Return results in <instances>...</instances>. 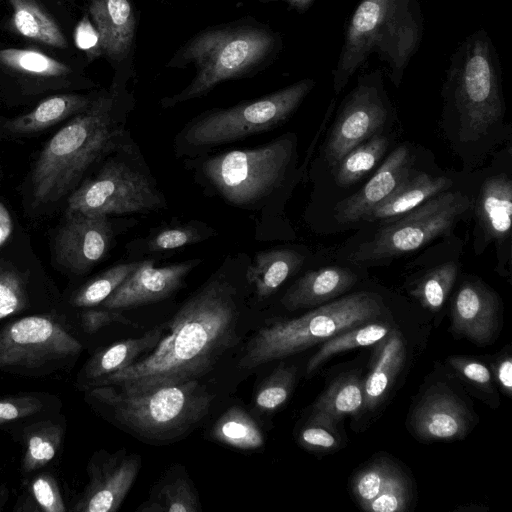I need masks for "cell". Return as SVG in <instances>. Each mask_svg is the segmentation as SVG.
Listing matches in <instances>:
<instances>
[{"label": "cell", "instance_id": "cell-1", "mask_svg": "<svg viewBox=\"0 0 512 512\" xmlns=\"http://www.w3.org/2000/svg\"><path fill=\"white\" fill-rule=\"evenodd\" d=\"M236 296V289L228 281L209 280L164 325L166 333L151 352L87 389L114 385L126 391H141L199 380L240 340Z\"/></svg>", "mask_w": 512, "mask_h": 512}, {"label": "cell", "instance_id": "cell-2", "mask_svg": "<svg viewBox=\"0 0 512 512\" xmlns=\"http://www.w3.org/2000/svg\"><path fill=\"white\" fill-rule=\"evenodd\" d=\"M441 95L440 128L466 173L511 141L499 58L484 29L467 36L452 54Z\"/></svg>", "mask_w": 512, "mask_h": 512}, {"label": "cell", "instance_id": "cell-3", "mask_svg": "<svg viewBox=\"0 0 512 512\" xmlns=\"http://www.w3.org/2000/svg\"><path fill=\"white\" fill-rule=\"evenodd\" d=\"M114 88L93 99L46 143L31 176L34 205L59 200L86 170L122 140L127 106Z\"/></svg>", "mask_w": 512, "mask_h": 512}, {"label": "cell", "instance_id": "cell-4", "mask_svg": "<svg viewBox=\"0 0 512 512\" xmlns=\"http://www.w3.org/2000/svg\"><path fill=\"white\" fill-rule=\"evenodd\" d=\"M107 421L145 443L163 445L186 437L208 415L214 395L199 380L141 391L114 385L84 391Z\"/></svg>", "mask_w": 512, "mask_h": 512}, {"label": "cell", "instance_id": "cell-5", "mask_svg": "<svg viewBox=\"0 0 512 512\" xmlns=\"http://www.w3.org/2000/svg\"><path fill=\"white\" fill-rule=\"evenodd\" d=\"M423 36L419 0H361L346 30L333 70V89L339 95L356 70L376 53L398 88Z\"/></svg>", "mask_w": 512, "mask_h": 512}, {"label": "cell", "instance_id": "cell-6", "mask_svg": "<svg viewBox=\"0 0 512 512\" xmlns=\"http://www.w3.org/2000/svg\"><path fill=\"white\" fill-rule=\"evenodd\" d=\"M280 36L258 23H230L210 27L188 40L167 67H196V75L181 92L163 98V108L206 95L223 81L252 75L280 51Z\"/></svg>", "mask_w": 512, "mask_h": 512}, {"label": "cell", "instance_id": "cell-7", "mask_svg": "<svg viewBox=\"0 0 512 512\" xmlns=\"http://www.w3.org/2000/svg\"><path fill=\"white\" fill-rule=\"evenodd\" d=\"M459 184L400 217L363 227L361 236L343 243L336 259L363 269L383 266L451 236L458 223L472 216L470 189Z\"/></svg>", "mask_w": 512, "mask_h": 512}, {"label": "cell", "instance_id": "cell-8", "mask_svg": "<svg viewBox=\"0 0 512 512\" xmlns=\"http://www.w3.org/2000/svg\"><path fill=\"white\" fill-rule=\"evenodd\" d=\"M384 304L378 294L359 291L292 319L272 318L248 340L239 367L254 369L323 342L340 332L378 318Z\"/></svg>", "mask_w": 512, "mask_h": 512}, {"label": "cell", "instance_id": "cell-9", "mask_svg": "<svg viewBox=\"0 0 512 512\" xmlns=\"http://www.w3.org/2000/svg\"><path fill=\"white\" fill-rule=\"evenodd\" d=\"M78 325L56 310L0 325V372L43 378L71 369L84 346Z\"/></svg>", "mask_w": 512, "mask_h": 512}, {"label": "cell", "instance_id": "cell-10", "mask_svg": "<svg viewBox=\"0 0 512 512\" xmlns=\"http://www.w3.org/2000/svg\"><path fill=\"white\" fill-rule=\"evenodd\" d=\"M296 142L287 134L256 148L214 155L203 163V175L230 204L252 206L285 180L295 164Z\"/></svg>", "mask_w": 512, "mask_h": 512}, {"label": "cell", "instance_id": "cell-11", "mask_svg": "<svg viewBox=\"0 0 512 512\" xmlns=\"http://www.w3.org/2000/svg\"><path fill=\"white\" fill-rule=\"evenodd\" d=\"M314 86L306 78L261 98L206 112L187 126L183 140L192 148H209L273 129L297 110Z\"/></svg>", "mask_w": 512, "mask_h": 512}, {"label": "cell", "instance_id": "cell-12", "mask_svg": "<svg viewBox=\"0 0 512 512\" xmlns=\"http://www.w3.org/2000/svg\"><path fill=\"white\" fill-rule=\"evenodd\" d=\"M511 142L499 150L491 165L478 171L476 188H470L472 197L473 250L481 255L493 244L496 272L511 279L512 260V164Z\"/></svg>", "mask_w": 512, "mask_h": 512}, {"label": "cell", "instance_id": "cell-13", "mask_svg": "<svg viewBox=\"0 0 512 512\" xmlns=\"http://www.w3.org/2000/svg\"><path fill=\"white\" fill-rule=\"evenodd\" d=\"M165 199L154 180L124 160H111L68 198L67 214L110 215L161 209Z\"/></svg>", "mask_w": 512, "mask_h": 512}, {"label": "cell", "instance_id": "cell-14", "mask_svg": "<svg viewBox=\"0 0 512 512\" xmlns=\"http://www.w3.org/2000/svg\"><path fill=\"white\" fill-rule=\"evenodd\" d=\"M395 110L380 69L358 76L355 87L342 101L322 147L331 169L347 152L390 126Z\"/></svg>", "mask_w": 512, "mask_h": 512}, {"label": "cell", "instance_id": "cell-15", "mask_svg": "<svg viewBox=\"0 0 512 512\" xmlns=\"http://www.w3.org/2000/svg\"><path fill=\"white\" fill-rule=\"evenodd\" d=\"M141 466V455L126 448L112 453L98 450L87 465L88 483L70 510L116 512L136 481Z\"/></svg>", "mask_w": 512, "mask_h": 512}, {"label": "cell", "instance_id": "cell-16", "mask_svg": "<svg viewBox=\"0 0 512 512\" xmlns=\"http://www.w3.org/2000/svg\"><path fill=\"white\" fill-rule=\"evenodd\" d=\"M414 151L409 142L398 145L357 191L336 203L334 220L343 227H357L367 213L386 200L417 169Z\"/></svg>", "mask_w": 512, "mask_h": 512}, {"label": "cell", "instance_id": "cell-17", "mask_svg": "<svg viewBox=\"0 0 512 512\" xmlns=\"http://www.w3.org/2000/svg\"><path fill=\"white\" fill-rule=\"evenodd\" d=\"M452 330L477 345L490 343L500 328V299L476 276L459 284L451 302Z\"/></svg>", "mask_w": 512, "mask_h": 512}, {"label": "cell", "instance_id": "cell-18", "mask_svg": "<svg viewBox=\"0 0 512 512\" xmlns=\"http://www.w3.org/2000/svg\"><path fill=\"white\" fill-rule=\"evenodd\" d=\"M197 264L185 261L164 267H154L153 260L141 261L130 276L99 307L123 310L167 299L184 283Z\"/></svg>", "mask_w": 512, "mask_h": 512}, {"label": "cell", "instance_id": "cell-19", "mask_svg": "<svg viewBox=\"0 0 512 512\" xmlns=\"http://www.w3.org/2000/svg\"><path fill=\"white\" fill-rule=\"evenodd\" d=\"M111 240L112 229L106 215L68 214L57 237L56 252L63 265L83 273L106 255Z\"/></svg>", "mask_w": 512, "mask_h": 512}, {"label": "cell", "instance_id": "cell-20", "mask_svg": "<svg viewBox=\"0 0 512 512\" xmlns=\"http://www.w3.org/2000/svg\"><path fill=\"white\" fill-rule=\"evenodd\" d=\"M355 265L339 261L307 271L298 278L281 298L289 311L323 305L352 289L360 279Z\"/></svg>", "mask_w": 512, "mask_h": 512}, {"label": "cell", "instance_id": "cell-21", "mask_svg": "<svg viewBox=\"0 0 512 512\" xmlns=\"http://www.w3.org/2000/svg\"><path fill=\"white\" fill-rule=\"evenodd\" d=\"M461 180L460 174L452 172L433 174L415 169L386 200L367 213L357 227L377 225L400 217L455 187Z\"/></svg>", "mask_w": 512, "mask_h": 512}, {"label": "cell", "instance_id": "cell-22", "mask_svg": "<svg viewBox=\"0 0 512 512\" xmlns=\"http://www.w3.org/2000/svg\"><path fill=\"white\" fill-rule=\"evenodd\" d=\"M88 10L99 34L101 53L116 64L130 61L136 27L131 1L89 0Z\"/></svg>", "mask_w": 512, "mask_h": 512}, {"label": "cell", "instance_id": "cell-23", "mask_svg": "<svg viewBox=\"0 0 512 512\" xmlns=\"http://www.w3.org/2000/svg\"><path fill=\"white\" fill-rule=\"evenodd\" d=\"M23 447L21 472L29 477L50 464L62 448L66 434L63 415L55 414L6 429Z\"/></svg>", "mask_w": 512, "mask_h": 512}, {"label": "cell", "instance_id": "cell-24", "mask_svg": "<svg viewBox=\"0 0 512 512\" xmlns=\"http://www.w3.org/2000/svg\"><path fill=\"white\" fill-rule=\"evenodd\" d=\"M164 330V324L158 325L139 337L114 342L95 352L77 375L79 389L84 391L94 382L137 362L156 347Z\"/></svg>", "mask_w": 512, "mask_h": 512}, {"label": "cell", "instance_id": "cell-25", "mask_svg": "<svg viewBox=\"0 0 512 512\" xmlns=\"http://www.w3.org/2000/svg\"><path fill=\"white\" fill-rule=\"evenodd\" d=\"M418 436L429 441H450L462 438L467 431V414L452 395L435 393L423 401L413 416Z\"/></svg>", "mask_w": 512, "mask_h": 512}, {"label": "cell", "instance_id": "cell-26", "mask_svg": "<svg viewBox=\"0 0 512 512\" xmlns=\"http://www.w3.org/2000/svg\"><path fill=\"white\" fill-rule=\"evenodd\" d=\"M376 344L372 367L363 383V410H373L384 401L405 361V343L397 329Z\"/></svg>", "mask_w": 512, "mask_h": 512}, {"label": "cell", "instance_id": "cell-27", "mask_svg": "<svg viewBox=\"0 0 512 512\" xmlns=\"http://www.w3.org/2000/svg\"><path fill=\"white\" fill-rule=\"evenodd\" d=\"M305 261V254L296 249L278 248L261 251L256 254L249 266L246 278L254 287L258 299H266L298 272Z\"/></svg>", "mask_w": 512, "mask_h": 512}, {"label": "cell", "instance_id": "cell-28", "mask_svg": "<svg viewBox=\"0 0 512 512\" xmlns=\"http://www.w3.org/2000/svg\"><path fill=\"white\" fill-rule=\"evenodd\" d=\"M198 492L186 469L171 466L152 487L149 498L136 511L140 512H200Z\"/></svg>", "mask_w": 512, "mask_h": 512}, {"label": "cell", "instance_id": "cell-29", "mask_svg": "<svg viewBox=\"0 0 512 512\" xmlns=\"http://www.w3.org/2000/svg\"><path fill=\"white\" fill-rule=\"evenodd\" d=\"M388 131L373 135L347 152L331 169L339 188L355 185L377 167L390 145Z\"/></svg>", "mask_w": 512, "mask_h": 512}, {"label": "cell", "instance_id": "cell-30", "mask_svg": "<svg viewBox=\"0 0 512 512\" xmlns=\"http://www.w3.org/2000/svg\"><path fill=\"white\" fill-rule=\"evenodd\" d=\"M12 9V26L21 36L65 49L67 39L56 20L37 0H7Z\"/></svg>", "mask_w": 512, "mask_h": 512}, {"label": "cell", "instance_id": "cell-31", "mask_svg": "<svg viewBox=\"0 0 512 512\" xmlns=\"http://www.w3.org/2000/svg\"><path fill=\"white\" fill-rule=\"evenodd\" d=\"M362 379L346 374L335 379L312 406V415L332 423L363 410L364 392Z\"/></svg>", "mask_w": 512, "mask_h": 512}, {"label": "cell", "instance_id": "cell-32", "mask_svg": "<svg viewBox=\"0 0 512 512\" xmlns=\"http://www.w3.org/2000/svg\"><path fill=\"white\" fill-rule=\"evenodd\" d=\"M458 254L435 262L433 266L421 270L414 279L410 294L425 309L437 312L444 306L459 276Z\"/></svg>", "mask_w": 512, "mask_h": 512}, {"label": "cell", "instance_id": "cell-33", "mask_svg": "<svg viewBox=\"0 0 512 512\" xmlns=\"http://www.w3.org/2000/svg\"><path fill=\"white\" fill-rule=\"evenodd\" d=\"M92 100L84 95L63 94L46 98L30 112L10 120L7 127L14 133H32L50 127L66 117L86 109Z\"/></svg>", "mask_w": 512, "mask_h": 512}, {"label": "cell", "instance_id": "cell-34", "mask_svg": "<svg viewBox=\"0 0 512 512\" xmlns=\"http://www.w3.org/2000/svg\"><path fill=\"white\" fill-rule=\"evenodd\" d=\"M214 441L241 451L264 447V433L254 418L242 407L232 406L215 421L211 431Z\"/></svg>", "mask_w": 512, "mask_h": 512}, {"label": "cell", "instance_id": "cell-35", "mask_svg": "<svg viewBox=\"0 0 512 512\" xmlns=\"http://www.w3.org/2000/svg\"><path fill=\"white\" fill-rule=\"evenodd\" d=\"M61 407L58 397L42 392L0 397V427L8 429L32 419L59 414Z\"/></svg>", "mask_w": 512, "mask_h": 512}, {"label": "cell", "instance_id": "cell-36", "mask_svg": "<svg viewBox=\"0 0 512 512\" xmlns=\"http://www.w3.org/2000/svg\"><path fill=\"white\" fill-rule=\"evenodd\" d=\"M392 328L387 323L369 322L354 328L345 330L323 341L320 349L310 358L306 366L307 375L314 372L321 364L331 356L356 347L376 344Z\"/></svg>", "mask_w": 512, "mask_h": 512}, {"label": "cell", "instance_id": "cell-37", "mask_svg": "<svg viewBox=\"0 0 512 512\" xmlns=\"http://www.w3.org/2000/svg\"><path fill=\"white\" fill-rule=\"evenodd\" d=\"M33 313L39 312L34 310L27 278L12 267L0 266V323Z\"/></svg>", "mask_w": 512, "mask_h": 512}, {"label": "cell", "instance_id": "cell-38", "mask_svg": "<svg viewBox=\"0 0 512 512\" xmlns=\"http://www.w3.org/2000/svg\"><path fill=\"white\" fill-rule=\"evenodd\" d=\"M141 261L115 265L91 279L70 298L73 308L99 306L107 299L140 265Z\"/></svg>", "mask_w": 512, "mask_h": 512}, {"label": "cell", "instance_id": "cell-39", "mask_svg": "<svg viewBox=\"0 0 512 512\" xmlns=\"http://www.w3.org/2000/svg\"><path fill=\"white\" fill-rule=\"evenodd\" d=\"M0 63L16 72L38 77H60L71 73L65 63L34 49H1Z\"/></svg>", "mask_w": 512, "mask_h": 512}, {"label": "cell", "instance_id": "cell-40", "mask_svg": "<svg viewBox=\"0 0 512 512\" xmlns=\"http://www.w3.org/2000/svg\"><path fill=\"white\" fill-rule=\"evenodd\" d=\"M296 371L284 363L279 364L259 385L254 395L255 408L270 414L282 408L292 395Z\"/></svg>", "mask_w": 512, "mask_h": 512}, {"label": "cell", "instance_id": "cell-41", "mask_svg": "<svg viewBox=\"0 0 512 512\" xmlns=\"http://www.w3.org/2000/svg\"><path fill=\"white\" fill-rule=\"evenodd\" d=\"M29 477L25 501L28 507L25 510L43 512H64L68 510L53 474L47 471H38Z\"/></svg>", "mask_w": 512, "mask_h": 512}, {"label": "cell", "instance_id": "cell-42", "mask_svg": "<svg viewBox=\"0 0 512 512\" xmlns=\"http://www.w3.org/2000/svg\"><path fill=\"white\" fill-rule=\"evenodd\" d=\"M399 470L388 460L378 459L358 472L352 492L360 506L375 498Z\"/></svg>", "mask_w": 512, "mask_h": 512}, {"label": "cell", "instance_id": "cell-43", "mask_svg": "<svg viewBox=\"0 0 512 512\" xmlns=\"http://www.w3.org/2000/svg\"><path fill=\"white\" fill-rule=\"evenodd\" d=\"M297 441L307 450L331 451L338 448L340 436L334 423L311 415L299 430Z\"/></svg>", "mask_w": 512, "mask_h": 512}, {"label": "cell", "instance_id": "cell-44", "mask_svg": "<svg viewBox=\"0 0 512 512\" xmlns=\"http://www.w3.org/2000/svg\"><path fill=\"white\" fill-rule=\"evenodd\" d=\"M409 502L410 487L405 476L398 471L384 489L361 508L370 512H403Z\"/></svg>", "mask_w": 512, "mask_h": 512}, {"label": "cell", "instance_id": "cell-45", "mask_svg": "<svg viewBox=\"0 0 512 512\" xmlns=\"http://www.w3.org/2000/svg\"><path fill=\"white\" fill-rule=\"evenodd\" d=\"M203 238L196 227H173L159 231L148 241L147 247L149 252H161L197 243Z\"/></svg>", "mask_w": 512, "mask_h": 512}, {"label": "cell", "instance_id": "cell-46", "mask_svg": "<svg viewBox=\"0 0 512 512\" xmlns=\"http://www.w3.org/2000/svg\"><path fill=\"white\" fill-rule=\"evenodd\" d=\"M113 323H120L124 325L133 324V322L125 317L120 310L96 306V308H83L78 315L77 325L80 331L86 334H94L100 329Z\"/></svg>", "mask_w": 512, "mask_h": 512}, {"label": "cell", "instance_id": "cell-47", "mask_svg": "<svg viewBox=\"0 0 512 512\" xmlns=\"http://www.w3.org/2000/svg\"><path fill=\"white\" fill-rule=\"evenodd\" d=\"M465 379L485 391H492L493 375L482 362L468 357L453 356L447 360Z\"/></svg>", "mask_w": 512, "mask_h": 512}, {"label": "cell", "instance_id": "cell-48", "mask_svg": "<svg viewBox=\"0 0 512 512\" xmlns=\"http://www.w3.org/2000/svg\"><path fill=\"white\" fill-rule=\"evenodd\" d=\"M74 38L76 46L85 51L90 58L101 54L98 31L86 16L76 26Z\"/></svg>", "mask_w": 512, "mask_h": 512}, {"label": "cell", "instance_id": "cell-49", "mask_svg": "<svg viewBox=\"0 0 512 512\" xmlns=\"http://www.w3.org/2000/svg\"><path fill=\"white\" fill-rule=\"evenodd\" d=\"M492 367L499 387L510 397L512 392V358L510 354L503 355Z\"/></svg>", "mask_w": 512, "mask_h": 512}, {"label": "cell", "instance_id": "cell-50", "mask_svg": "<svg viewBox=\"0 0 512 512\" xmlns=\"http://www.w3.org/2000/svg\"><path fill=\"white\" fill-rule=\"evenodd\" d=\"M12 220L6 207L0 202V246L10 237Z\"/></svg>", "mask_w": 512, "mask_h": 512}, {"label": "cell", "instance_id": "cell-51", "mask_svg": "<svg viewBox=\"0 0 512 512\" xmlns=\"http://www.w3.org/2000/svg\"><path fill=\"white\" fill-rule=\"evenodd\" d=\"M258 1H264V2H270V1H283L288 3L291 7L294 9L304 12L306 11L314 2V0H258Z\"/></svg>", "mask_w": 512, "mask_h": 512}]
</instances>
